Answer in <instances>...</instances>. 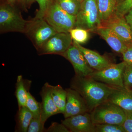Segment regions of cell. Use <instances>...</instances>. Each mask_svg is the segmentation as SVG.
Segmentation results:
<instances>
[{"label":"cell","instance_id":"25","mask_svg":"<svg viewBox=\"0 0 132 132\" xmlns=\"http://www.w3.org/2000/svg\"><path fill=\"white\" fill-rule=\"evenodd\" d=\"M39 5V9L36 15L35 19H43L50 6L54 0H36Z\"/></svg>","mask_w":132,"mask_h":132},{"label":"cell","instance_id":"30","mask_svg":"<svg viewBox=\"0 0 132 132\" xmlns=\"http://www.w3.org/2000/svg\"><path fill=\"white\" fill-rule=\"evenodd\" d=\"M123 61L128 65H132V44H130L122 54Z\"/></svg>","mask_w":132,"mask_h":132},{"label":"cell","instance_id":"35","mask_svg":"<svg viewBox=\"0 0 132 132\" xmlns=\"http://www.w3.org/2000/svg\"><path fill=\"white\" fill-rule=\"evenodd\" d=\"M124 1V0H117V3H119L121 2L122 1Z\"/></svg>","mask_w":132,"mask_h":132},{"label":"cell","instance_id":"36","mask_svg":"<svg viewBox=\"0 0 132 132\" xmlns=\"http://www.w3.org/2000/svg\"><path fill=\"white\" fill-rule=\"evenodd\" d=\"M78 1H79V2H80L81 3L82 2V1H83V0H78Z\"/></svg>","mask_w":132,"mask_h":132},{"label":"cell","instance_id":"4","mask_svg":"<svg viewBox=\"0 0 132 132\" xmlns=\"http://www.w3.org/2000/svg\"><path fill=\"white\" fill-rule=\"evenodd\" d=\"M57 32H69L75 26L76 16L69 14L55 0L50 6L44 18Z\"/></svg>","mask_w":132,"mask_h":132},{"label":"cell","instance_id":"32","mask_svg":"<svg viewBox=\"0 0 132 132\" xmlns=\"http://www.w3.org/2000/svg\"><path fill=\"white\" fill-rule=\"evenodd\" d=\"M123 4L124 7L127 10H130L132 8V0H124Z\"/></svg>","mask_w":132,"mask_h":132},{"label":"cell","instance_id":"3","mask_svg":"<svg viewBox=\"0 0 132 132\" xmlns=\"http://www.w3.org/2000/svg\"><path fill=\"white\" fill-rule=\"evenodd\" d=\"M90 113L94 125L111 124L122 125L126 119L125 110L109 101L98 105Z\"/></svg>","mask_w":132,"mask_h":132},{"label":"cell","instance_id":"28","mask_svg":"<svg viewBox=\"0 0 132 132\" xmlns=\"http://www.w3.org/2000/svg\"><path fill=\"white\" fill-rule=\"evenodd\" d=\"M46 132H70L69 130L61 123L53 122L49 127L46 129Z\"/></svg>","mask_w":132,"mask_h":132},{"label":"cell","instance_id":"10","mask_svg":"<svg viewBox=\"0 0 132 132\" xmlns=\"http://www.w3.org/2000/svg\"><path fill=\"white\" fill-rule=\"evenodd\" d=\"M65 90L67 93V102L63 114L65 119L90 112L85 100L77 91L71 88Z\"/></svg>","mask_w":132,"mask_h":132},{"label":"cell","instance_id":"5","mask_svg":"<svg viewBox=\"0 0 132 132\" xmlns=\"http://www.w3.org/2000/svg\"><path fill=\"white\" fill-rule=\"evenodd\" d=\"M97 0H83L76 16L74 28L93 32L101 26Z\"/></svg>","mask_w":132,"mask_h":132},{"label":"cell","instance_id":"22","mask_svg":"<svg viewBox=\"0 0 132 132\" xmlns=\"http://www.w3.org/2000/svg\"><path fill=\"white\" fill-rule=\"evenodd\" d=\"M26 106L31 112L33 118L41 119L42 113L41 104L36 100L35 97L28 92Z\"/></svg>","mask_w":132,"mask_h":132},{"label":"cell","instance_id":"7","mask_svg":"<svg viewBox=\"0 0 132 132\" xmlns=\"http://www.w3.org/2000/svg\"><path fill=\"white\" fill-rule=\"evenodd\" d=\"M57 33L45 19H34L26 34L38 51Z\"/></svg>","mask_w":132,"mask_h":132},{"label":"cell","instance_id":"1","mask_svg":"<svg viewBox=\"0 0 132 132\" xmlns=\"http://www.w3.org/2000/svg\"><path fill=\"white\" fill-rule=\"evenodd\" d=\"M70 88L76 90L82 96L90 112L95 107L108 101L116 89L89 77L75 75L71 80Z\"/></svg>","mask_w":132,"mask_h":132},{"label":"cell","instance_id":"29","mask_svg":"<svg viewBox=\"0 0 132 132\" xmlns=\"http://www.w3.org/2000/svg\"><path fill=\"white\" fill-rule=\"evenodd\" d=\"M125 112L126 119L122 126L126 132H132V111H125Z\"/></svg>","mask_w":132,"mask_h":132},{"label":"cell","instance_id":"2","mask_svg":"<svg viewBox=\"0 0 132 132\" xmlns=\"http://www.w3.org/2000/svg\"><path fill=\"white\" fill-rule=\"evenodd\" d=\"M33 20L23 19L18 10L10 3H4L0 6V31L1 33L15 32L26 34Z\"/></svg>","mask_w":132,"mask_h":132},{"label":"cell","instance_id":"8","mask_svg":"<svg viewBox=\"0 0 132 132\" xmlns=\"http://www.w3.org/2000/svg\"><path fill=\"white\" fill-rule=\"evenodd\" d=\"M73 40L69 32H57L38 50V54L60 55L72 45Z\"/></svg>","mask_w":132,"mask_h":132},{"label":"cell","instance_id":"33","mask_svg":"<svg viewBox=\"0 0 132 132\" xmlns=\"http://www.w3.org/2000/svg\"><path fill=\"white\" fill-rule=\"evenodd\" d=\"M20 1L24 3L25 4H29L32 2L34 0H20Z\"/></svg>","mask_w":132,"mask_h":132},{"label":"cell","instance_id":"21","mask_svg":"<svg viewBox=\"0 0 132 132\" xmlns=\"http://www.w3.org/2000/svg\"><path fill=\"white\" fill-rule=\"evenodd\" d=\"M58 5L69 14L76 16L79 11L81 3L78 0H55Z\"/></svg>","mask_w":132,"mask_h":132},{"label":"cell","instance_id":"12","mask_svg":"<svg viewBox=\"0 0 132 132\" xmlns=\"http://www.w3.org/2000/svg\"><path fill=\"white\" fill-rule=\"evenodd\" d=\"M101 26L111 29L125 42L132 44V31L127 23L125 16H119L114 14Z\"/></svg>","mask_w":132,"mask_h":132},{"label":"cell","instance_id":"17","mask_svg":"<svg viewBox=\"0 0 132 132\" xmlns=\"http://www.w3.org/2000/svg\"><path fill=\"white\" fill-rule=\"evenodd\" d=\"M31 80L23 79L22 75L18 76L15 86V96L19 107L26 106L28 92L31 87Z\"/></svg>","mask_w":132,"mask_h":132},{"label":"cell","instance_id":"19","mask_svg":"<svg viewBox=\"0 0 132 132\" xmlns=\"http://www.w3.org/2000/svg\"><path fill=\"white\" fill-rule=\"evenodd\" d=\"M33 115L26 106L19 107L16 115L15 132H27Z\"/></svg>","mask_w":132,"mask_h":132},{"label":"cell","instance_id":"15","mask_svg":"<svg viewBox=\"0 0 132 132\" xmlns=\"http://www.w3.org/2000/svg\"><path fill=\"white\" fill-rule=\"evenodd\" d=\"M73 43L82 52L88 65L95 71H100L111 63L106 57L97 52L83 47L80 44L73 40Z\"/></svg>","mask_w":132,"mask_h":132},{"label":"cell","instance_id":"23","mask_svg":"<svg viewBox=\"0 0 132 132\" xmlns=\"http://www.w3.org/2000/svg\"><path fill=\"white\" fill-rule=\"evenodd\" d=\"M89 31L84 29L74 28L69 32L71 35L73 40L80 44L86 43L90 38Z\"/></svg>","mask_w":132,"mask_h":132},{"label":"cell","instance_id":"24","mask_svg":"<svg viewBox=\"0 0 132 132\" xmlns=\"http://www.w3.org/2000/svg\"><path fill=\"white\" fill-rule=\"evenodd\" d=\"M95 132H126L122 125L111 124L95 125Z\"/></svg>","mask_w":132,"mask_h":132},{"label":"cell","instance_id":"6","mask_svg":"<svg viewBox=\"0 0 132 132\" xmlns=\"http://www.w3.org/2000/svg\"><path fill=\"white\" fill-rule=\"evenodd\" d=\"M126 65L124 61L117 64L111 63L102 70L94 71L89 77L116 88L124 87L123 76Z\"/></svg>","mask_w":132,"mask_h":132},{"label":"cell","instance_id":"18","mask_svg":"<svg viewBox=\"0 0 132 132\" xmlns=\"http://www.w3.org/2000/svg\"><path fill=\"white\" fill-rule=\"evenodd\" d=\"M97 3L101 24L108 21L114 14L117 0H97Z\"/></svg>","mask_w":132,"mask_h":132},{"label":"cell","instance_id":"31","mask_svg":"<svg viewBox=\"0 0 132 132\" xmlns=\"http://www.w3.org/2000/svg\"><path fill=\"white\" fill-rule=\"evenodd\" d=\"M125 18L127 23L132 31V8L125 15Z\"/></svg>","mask_w":132,"mask_h":132},{"label":"cell","instance_id":"26","mask_svg":"<svg viewBox=\"0 0 132 132\" xmlns=\"http://www.w3.org/2000/svg\"><path fill=\"white\" fill-rule=\"evenodd\" d=\"M45 123L42 121L41 119L33 118L31 120L28 132H44L46 129L44 127Z\"/></svg>","mask_w":132,"mask_h":132},{"label":"cell","instance_id":"16","mask_svg":"<svg viewBox=\"0 0 132 132\" xmlns=\"http://www.w3.org/2000/svg\"><path fill=\"white\" fill-rule=\"evenodd\" d=\"M108 101L118 105L125 111H132V90L125 87L116 88Z\"/></svg>","mask_w":132,"mask_h":132},{"label":"cell","instance_id":"34","mask_svg":"<svg viewBox=\"0 0 132 132\" xmlns=\"http://www.w3.org/2000/svg\"><path fill=\"white\" fill-rule=\"evenodd\" d=\"M7 1L10 2H14L15 0H7Z\"/></svg>","mask_w":132,"mask_h":132},{"label":"cell","instance_id":"9","mask_svg":"<svg viewBox=\"0 0 132 132\" xmlns=\"http://www.w3.org/2000/svg\"><path fill=\"white\" fill-rule=\"evenodd\" d=\"M61 55L71 62L75 75L82 77H88L95 71L88 65L82 52L73 43Z\"/></svg>","mask_w":132,"mask_h":132},{"label":"cell","instance_id":"20","mask_svg":"<svg viewBox=\"0 0 132 132\" xmlns=\"http://www.w3.org/2000/svg\"><path fill=\"white\" fill-rule=\"evenodd\" d=\"M51 95L55 105L60 113H64L67 102V93L60 85L53 86L50 85Z\"/></svg>","mask_w":132,"mask_h":132},{"label":"cell","instance_id":"13","mask_svg":"<svg viewBox=\"0 0 132 132\" xmlns=\"http://www.w3.org/2000/svg\"><path fill=\"white\" fill-rule=\"evenodd\" d=\"M50 85L48 82H46L40 93L42 98L41 119L45 124L50 117L60 113L51 95Z\"/></svg>","mask_w":132,"mask_h":132},{"label":"cell","instance_id":"11","mask_svg":"<svg viewBox=\"0 0 132 132\" xmlns=\"http://www.w3.org/2000/svg\"><path fill=\"white\" fill-rule=\"evenodd\" d=\"M61 123L70 132H95V125L90 112L66 118Z\"/></svg>","mask_w":132,"mask_h":132},{"label":"cell","instance_id":"27","mask_svg":"<svg viewBox=\"0 0 132 132\" xmlns=\"http://www.w3.org/2000/svg\"><path fill=\"white\" fill-rule=\"evenodd\" d=\"M125 87L130 88L132 87V65H127L125 67L123 76Z\"/></svg>","mask_w":132,"mask_h":132},{"label":"cell","instance_id":"14","mask_svg":"<svg viewBox=\"0 0 132 132\" xmlns=\"http://www.w3.org/2000/svg\"><path fill=\"white\" fill-rule=\"evenodd\" d=\"M101 36L114 52L122 54L128 45L111 29L100 26L94 32Z\"/></svg>","mask_w":132,"mask_h":132}]
</instances>
